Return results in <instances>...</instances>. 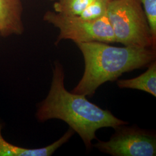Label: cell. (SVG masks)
Masks as SVG:
<instances>
[{
	"mask_svg": "<svg viewBox=\"0 0 156 156\" xmlns=\"http://www.w3.org/2000/svg\"><path fill=\"white\" fill-rule=\"evenodd\" d=\"M65 73L62 63L55 61L50 90L45 100L38 104L35 116L39 122L59 119L67 123L80 136L87 150L97 139L96 131L101 128H116L128 124L111 111L90 102L84 95L69 92L64 86Z\"/></svg>",
	"mask_w": 156,
	"mask_h": 156,
	"instance_id": "obj_1",
	"label": "cell"
},
{
	"mask_svg": "<svg viewBox=\"0 0 156 156\" xmlns=\"http://www.w3.org/2000/svg\"><path fill=\"white\" fill-rule=\"evenodd\" d=\"M84 62L83 75L71 92L91 97L107 82L124 73L148 67L156 61V49L132 46L116 47L100 42L78 43Z\"/></svg>",
	"mask_w": 156,
	"mask_h": 156,
	"instance_id": "obj_2",
	"label": "cell"
},
{
	"mask_svg": "<svg viewBox=\"0 0 156 156\" xmlns=\"http://www.w3.org/2000/svg\"><path fill=\"white\" fill-rule=\"evenodd\" d=\"M116 42L156 49L140 0H110L106 13Z\"/></svg>",
	"mask_w": 156,
	"mask_h": 156,
	"instance_id": "obj_3",
	"label": "cell"
},
{
	"mask_svg": "<svg viewBox=\"0 0 156 156\" xmlns=\"http://www.w3.org/2000/svg\"><path fill=\"white\" fill-rule=\"evenodd\" d=\"M43 19L59 30L55 42L56 46L62 40H71L76 44L89 42H116L106 15L96 20H85L79 16H67L54 11H48Z\"/></svg>",
	"mask_w": 156,
	"mask_h": 156,
	"instance_id": "obj_4",
	"label": "cell"
},
{
	"mask_svg": "<svg viewBox=\"0 0 156 156\" xmlns=\"http://www.w3.org/2000/svg\"><path fill=\"white\" fill-rule=\"evenodd\" d=\"M127 125L117 126L108 141L98 140L93 146L113 156H156L155 132Z\"/></svg>",
	"mask_w": 156,
	"mask_h": 156,
	"instance_id": "obj_5",
	"label": "cell"
},
{
	"mask_svg": "<svg viewBox=\"0 0 156 156\" xmlns=\"http://www.w3.org/2000/svg\"><path fill=\"white\" fill-rule=\"evenodd\" d=\"M21 0H0V35L7 37L24 32Z\"/></svg>",
	"mask_w": 156,
	"mask_h": 156,
	"instance_id": "obj_6",
	"label": "cell"
},
{
	"mask_svg": "<svg viewBox=\"0 0 156 156\" xmlns=\"http://www.w3.org/2000/svg\"><path fill=\"white\" fill-rule=\"evenodd\" d=\"M2 126L0 124V156H50L62 145L67 143L75 134L69 128L62 137L47 146L28 149L13 145L5 140L1 133Z\"/></svg>",
	"mask_w": 156,
	"mask_h": 156,
	"instance_id": "obj_7",
	"label": "cell"
},
{
	"mask_svg": "<svg viewBox=\"0 0 156 156\" xmlns=\"http://www.w3.org/2000/svg\"><path fill=\"white\" fill-rule=\"evenodd\" d=\"M120 89L142 90L156 97V62H152L147 70L136 78L121 79L117 81Z\"/></svg>",
	"mask_w": 156,
	"mask_h": 156,
	"instance_id": "obj_8",
	"label": "cell"
},
{
	"mask_svg": "<svg viewBox=\"0 0 156 156\" xmlns=\"http://www.w3.org/2000/svg\"><path fill=\"white\" fill-rule=\"evenodd\" d=\"M94 0H56L54 11L64 15L79 16Z\"/></svg>",
	"mask_w": 156,
	"mask_h": 156,
	"instance_id": "obj_9",
	"label": "cell"
},
{
	"mask_svg": "<svg viewBox=\"0 0 156 156\" xmlns=\"http://www.w3.org/2000/svg\"><path fill=\"white\" fill-rule=\"evenodd\" d=\"M110 0H94L79 17L85 20H96L106 15Z\"/></svg>",
	"mask_w": 156,
	"mask_h": 156,
	"instance_id": "obj_10",
	"label": "cell"
},
{
	"mask_svg": "<svg viewBox=\"0 0 156 156\" xmlns=\"http://www.w3.org/2000/svg\"><path fill=\"white\" fill-rule=\"evenodd\" d=\"M151 30L153 39L156 42V0H140Z\"/></svg>",
	"mask_w": 156,
	"mask_h": 156,
	"instance_id": "obj_11",
	"label": "cell"
},
{
	"mask_svg": "<svg viewBox=\"0 0 156 156\" xmlns=\"http://www.w3.org/2000/svg\"><path fill=\"white\" fill-rule=\"evenodd\" d=\"M50 1H56V0H50Z\"/></svg>",
	"mask_w": 156,
	"mask_h": 156,
	"instance_id": "obj_12",
	"label": "cell"
}]
</instances>
